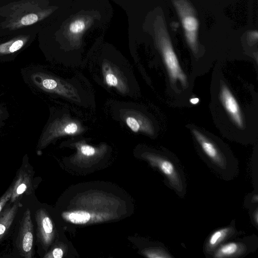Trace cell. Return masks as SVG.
<instances>
[{
	"label": "cell",
	"mask_w": 258,
	"mask_h": 258,
	"mask_svg": "<svg viewBox=\"0 0 258 258\" xmlns=\"http://www.w3.org/2000/svg\"><path fill=\"white\" fill-rule=\"evenodd\" d=\"M126 123L128 126L134 132H138L140 128V124L139 121L134 117H127L126 118Z\"/></svg>",
	"instance_id": "cell-14"
},
{
	"label": "cell",
	"mask_w": 258,
	"mask_h": 258,
	"mask_svg": "<svg viewBox=\"0 0 258 258\" xmlns=\"http://www.w3.org/2000/svg\"><path fill=\"white\" fill-rule=\"evenodd\" d=\"M78 126L74 122H71L67 124L64 128L63 132L67 134H74L78 132Z\"/></svg>",
	"instance_id": "cell-19"
},
{
	"label": "cell",
	"mask_w": 258,
	"mask_h": 258,
	"mask_svg": "<svg viewBox=\"0 0 258 258\" xmlns=\"http://www.w3.org/2000/svg\"><path fill=\"white\" fill-rule=\"evenodd\" d=\"M85 28L84 22L81 20H77L71 23L69 27V30L73 34H78L82 32Z\"/></svg>",
	"instance_id": "cell-13"
},
{
	"label": "cell",
	"mask_w": 258,
	"mask_h": 258,
	"mask_svg": "<svg viewBox=\"0 0 258 258\" xmlns=\"http://www.w3.org/2000/svg\"><path fill=\"white\" fill-rule=\"evenodd\" d=\"M252 218L253 219V221L255 223L256 225L258 224V209L257 208H256L255 210L254 211L253 213Z\"/></svg>",
	"instance_id": "cell-23"
},
{
	"label": "cell",
	"mask_w": 258,
	"mask_h": 258,
	"mask_svg": "<svg viewBox=\"0 0 258 258\" xmlns=\"http://www.w3.org/2000/svg\"><path fill=\"white\" fill-rule=\"evenodd\" d=\"M148 158L160 170L176 192L183 196L185 190V179L177 163L168 157L158 154H151Z\"/></svg>",
	"instance_id": "cell-4"
},
{
	"label": "cell",
	"mask_w": 258,
	"mask_h": 258,
	"mask_svg": "<svg viewBox=\"0 0 258 258\" xmlns=\"http://www.w3.org/2000/svg\"><path fill=\"white\" fill-rule=\"evenodd\" d=\"M22 205L19 201L15 202L2 210L0 213V241L8 232Z\"/></svg>",
	"instance_id": "cell-11"
},
{
	"label": "cell",
	"mask_w": 258,
	"mask_h": 258,
	"mask_svg": "<svg viewBox=\"0 0 258 258\" xmlns=\"http://www.w3.org/2000/svg\"><path fill=\"white\" fill-rule=\"evenodd\" d=\"M38 20V17L34 14H30L24 16L21 19V23L24 25L32 24Z\"/></svg>",
	"instance_id": "cell-16"
},
{
	"label": "cell",
	"mask_w": 258,
	"mask_h": 258,
	"mask_svg": "<svg viewBox=\"0 0 258 258\" xmlns=\"http://www.w3.org/2000/svg\"><path fill=\"white\" fill-rule=\"evenodd\" d=\"M35 218L37 225L38 238L43 245H47L51 239L53 231L52 221L42 209L36 212Z\"/></svg>",
	"instance_id": "cell-9"
},
{
	"label": "cell",
	"mask_w": 258,
	"mask_h": 258,
	"mask_svg": "<svg viewBox=\"0 0 258 258\" xmlns=\"http://www.w3.org/2000/svg\"><path fill=\"white\" fill-rule=\"evenodd\" d=\"M199 101H200L199 98H197V97L191 98L189 100L190 103L193 105H196V104H198Z\"/></svg>",
	"instance_id": "cell-24"
},
{
	"label": "cell",
	"mask_w": 258,
	"mask_h": 258,
	"mask_svg": "<svg viewBox=\"0 0 258 258\" xmlns=\"http://www.w3.org/2000/svg\"><path fill=\"white\" fill-rule=\"evenodd\" d=\"M156 24L157 44L170 80L172 82L179 81L185 87L187 86V77L181 68L164 20L159 18Z\"/></svg>",
	"instance_id": "cell-1"
},
{
	"label": "cell",
	"mask_w": 258,
	"mask_h": 258,
	"mask_svg": "<svg viewBox=\"0 0 258 258\" xmlns=\"http://www.w3.org/2000/svg\"><path fill=\"white\" fill-rule=\"evenodd\" d=\"M23 45V42L21 40H18L14 42L10 46L9 51L10 52H14L20 49Z\"/></svg>",
	"instance_id": "cell-21"
},
{
	"label": "cell",
	"mask_w": 258,
	"mask_h": 258,
	"mask_svg": "<svg viewBox=\"0 0 258 258\" xmlns=\"http://www.w3.org/2000/svg\"><path fill=\"white\" fill-rule=\"evenodd\" d=\"M52 256L54 258H61L63 255V251L61 248H54L51 253Z\"/></svg>",
	"instance_id": "cell-22"
},
{
	"label": "cell",
	"mask_w": 258,
	"mask_h": 258,
	"mask_svg": "<svg viewBox=\"0 0 258 258\" xmlns=\"http://www.w3.org/2000/svg\"><path fill=\"white\" fill-rule=\"evenodd\" d=\"M252 201L254 203H257L258 201V196L257 194H255L253 196L252 198Z\"/></svg>",
	"instance_id": "cell-25"
},
{
	"label": "cell",
	"mask_w": 258,
	"mask_h": 258,
	"mask_svg": "<svg viewBox=\"0 0 258 258\" xmlns=\"http://www.w3.org/2000/svg\"><path fill=\"white\" fill-rule=\"evenodd\" d=\"M70 221L75 224H84L89 221L90 215L87 212L77 211L71 213L69 215Z\"/></svg>",
	"instance_id": "cell-12"
},
{
	"label": "cell",
	"mask_w": 258,
	"mask_h": 258,
	"mask_svg": "<svg viewBox=\"0 0 258 258\" xmlns=\"http://www.w3.org/2000/svg\"><path fill=\"white\" fill-rule=\"evenodd\" d=\"M220 100L230 117L239 128L244 127V121L239 105L228 86L221 83L219 93Z\"/></svg>",
	"instance_id": "cell-7"
},
{
	"label": "cell",
	"mask_w": 258,
	"mask_h": 258,
	"mask_svg": "<svg viewBox=\"0 0 258 258\" xmlns=\"http://www.w3.org/2000/svg\"><path fill=\"white\" fill-rule=\"evenodd\" d=\"M173 4L181 22L186 40L191 50L196 53L199 24L196 12L187 0H173Z\"/></svg>",
	"instance_id": "cell-3"
},
{
	"label": "cell",
	"mask_w": 258,
	"mask_h": 258,
	"mask_svg": "<svg viewBox=\"0 0 258 258\" xmlns=\"http://www.w3.org/2000/svg\"><path fill=\"white\" fill-rule=\"evenodd\" d=\"M105 80L107 84L110 86H117L118 80L113 74L107 73L105 75Z\"/></svg>",
	"instance_id": "cell-18"
},
{
	"label": "cell",
	"mask_w": 258,
	"mask_h": 258,
	"mask_svg": "<svg viewBox=\"0 0 258 258\" xmlns=\"http://www.w3.org/2000/svg\"><path fill=\"white\" fill-rule=\"evenodd\" d=\"M42 85L45 89L52 90L55 89L57 86V83L54 80L48 78L42 81Z\"/></svg>",
	"instance_id": "cell-17"
},
{
	"label": "cell",
	"mask_w": 258,
	"mask_h": 258,
	"mask_svg": "<svg viewBox=\"0 0 258 258\" xmlns=\"http://www.w3.org/2000/svg\"><path fill=\"white\" fill-rule=\"evenodd\" d=\"M235 232L233 226H228L213 231L208 238L205 245L206 253L212 255L213 252L226 240L232 237Z\"/></svg>",
	"instance_id": "cell-8"
},
{
	"label": "cell",
	"mask_w": 258,
	"mask_h": 258,
	"mask_svg": "<svg viewBox=\"0 0 258 258\" xmlns=\"http://www.w3.org/2000/svg\"><path fill=\"white\" fill-rule=\"evenodd\" d=\"M82 153L86 156H92L95 153L94 148L89 145H84L81 149Z\"/></svg>",
	"instance_id": "cell-20"
},
{
	"label": "cell",
	"mask_w": 258,
	"mask_h": 258,
	"mask_svg": "<svg viewBox=\"0 0 258 258\" xmlns=\"http://www.w3.org/2000/svg\"><path fill=\"white\" fill-rule=\"evenodd\" d=\"M34 226L29 209H27L21 220L16 246L20 255L31 258L33 255Z\"/></svg>",
	"instance_id": "cell-5"
},
{
	"label": "cell",
	"mask_w": 258,
	"mask_h": 258,
	"mask_svg": "<svg viewBox=\"0 0 258 258\" xmlns=\"http://www.w3.org/2000/svg\"><path fill=\"white\" fill-rule=\"evenodd\" d=\"M31 185V175L24 169H21L18 173L12 184V192L10 200L11 203L18 201Z\"/></svg>",
	"instance_id": "cell-10"
},
{
	"label": "cell",
	"mask_w": 258,
	"mask_h": 258,
	"mask_svg": "<svg viewBox=\"0 0 258 258\" xmlns=\"http://www.w3.org/2000/svg\"><path fill=\"white\" fill-rule=\"evenodd\" d=\"M12 192V186L0 198V213L5 207L7 203L10 201Z\"/></svg>",
	"instance_id": "cell-15"
},
{
	"label": "cell",
	"mask_w": 258,
	"mask_h": 258,
	"mask_svg": "<svg viewBox=\"0 0 258 258\" xmlns=\"http://www.w3.org/2000/svg\"><path fill=\"white\" fill-rule=\"evenodd\" d=\"M192 133L214 170L225 177H233L237 174L238 163L228 159L214 142L198 130L193 128Z\"/></svg>",
	"instance_id": "cell-2"
},
{
	"label": "cell",
	"mask_w": 258,
	"mask_h": 258,
	"mask_svg": "<svg viewBox=\"0 0 258 258\" xmlns=\"http://www.w3.org/2000/svg\"><path fill=\"white\" fill-rule=\"evenodd\" d=\"M254 238L238 239L225 241L212 253L214 258L239 257L249 253L254 249Z\"/></svg>",
	"instance_id": "cell-6"
}]
</instances>
